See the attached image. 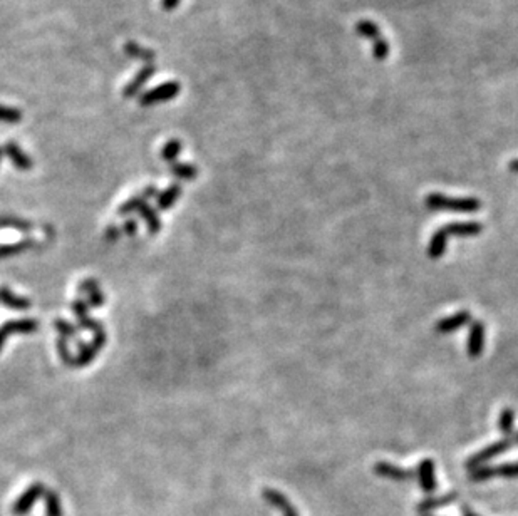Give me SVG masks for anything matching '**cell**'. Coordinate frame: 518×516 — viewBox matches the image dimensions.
<instances>
[{
	"instance_id": "cell-2",
	"label": "cell",
	"mask_w": 518,
	"mask_h": 516,
	"mask_svg": "<svg viewBox=\"0 0 518 516\" xmlns=\"http://www.w3.org/2000/svg\"><path fill=\"white\" fill-rule=\"evenodd\" d=\"M428 209L433 212H455V213H474L481 208V201L478 198H450L441 193H429L425 198Z\"/></svg>"
},
{
	"instance_id": "cell-4",
	"label": "cell",
	"mask_w": 518,
	"mask_h": 516,
	"mask_svg": "<svg viewBox=\"0 0 518 516\" xmlns=\"http://www.w3.org/2000/svg\"><path fill=\"white\" fill-rule=\"evenodd\" d=\"M181 86L178 81H168L163 82V84L153 87V89L146 91L139 96L138 103L139 106L143 108H150V106H156V104H163L168 103V101L175 99L178 94H180Z\"/></svg>"
},
{
	"instance_id": "cell-9",
	"label": "cell",
	"mask_w": 518,
	"mask_h": 516,
	"mask_svg": "<svg viewBox=\"0 0 518 516\" xmlns=\"http://www.w3.org/2000/svg\"><path fill=\"white\" fill-rule=\"evenodd\" d=\"M470 322H472V314H470V310H460V312L453 314V316L436 322L434 330H436V334L446 335L451 334V332L460 330L461 327H465Z\"/></svg>"
},
{
	"instance_id": "cell-32",
	"label": "cell",
	"mask_w": 518,
	"mask_h": 516,
	"mask_svg": "<svg viewBox=\"0 0 518 516\" xmlns=\"http://www.w3.org/2000/svg\"><path fill=\"white\" fill-rule=\"evenodd\" d=\"M77 323H79L81 329L89 330V332H98V330L104 329L101 323H99L98 321H94V318H91L89 316H86V317H82V318H77Z\"/></svg>"
},
{
	"instance_id": "cell-36",
	"label": "cell",
	"mask_w": 518,
	"mask_h": 516,
	"mask_svg": "<svg viewBox=\"0 0 518 516\" xmlns=\"http://www.w3.org/2000/svg\"><path fill=\"white\" fill-rule=\"evenodd\" d=\"M158 195H160L158 188H155V186H148V188H145V190H143V191H141V196H145V198H146V200H151V198H158Z\"/></svg>"
},
{
	"instance_id": "cell-41",
	"label": "cell",
	"mask_w": 518,
	"mask_h": 516,
	"mask_svg": "<svg viewBox=\"0 0 518 516\" xmlns=\"http://www.w3.org/2000/svg\"><path fill=\"white\" fill-rule=\"evenodd\" d=\"M421 516H431V515H421Z\"/></svg>"
},
{
	"instance_id": "cell-16",
	"label": "cell",
	"mask_w": 518,
	"mask_h": 516,
	"mask_svg": "<svg viewBox=\"0 0 518 516\" xmlns=\"http://www.w3.org/2000/svg\"><path fill=\"white\" fill-rule=\"evenodd\" d=\"M0 304L12 310H27L32 307V302L25 299V297L15 295L14 292L6 285L0 287Z\"/></svg>"
},
{
	"instance_id": "cell-17",
	"label": "cell",
	"mask_w": 518,
	"mask_h": 516,
	"mask_svg": "<svg viewBox=\"0 0 518 516\" xmlns=\"http://www.w3.org/2000/svg\"><path fill=\"white\" fill-rule=\"evenodd\" d=\"M123 51H124V54L129 56L131 59L141 60V63H145V64H155V59H156L155 51L148 49V47L139 46L138 42L128 41L124 44Z\"/></svg>"
},
{
	"instance_id": "cell-37",
	"label": "cell",
	"mask_w": 518,
	"mask_h": 516,
	"mask_svg": "<svg viewBox=\"0 0 518 516\" xmlns=\"http://www.w3.org/2000/svg\"><path fill=\"white\" fill-rule=\"evenodd\" d=\"M178 6H180V0H161V7H163V11H167V12L175 11Z\"/></svg>"
},
{
	"instance_id": "cell-11",
	"label": "cell",
	"mask_w": 518,
	"mask_h": 516,
	"mask_svg": "<svg viewBox=\"0 0 518 516\" xmlns=\"http://www.w3.org/2000/svg\"><path fill=\"white\" fill-rule=\"evenodd\" d=\"M374 471H376V475L381 476V478L399 481V483H406V481H411L416 478L415 471L403 470V467L391 465V463H387V461H377L376 465H374Z\"/></svg>"
},
{
	"instance_id": "cell-25",
	"label": "cell",
	"mask_w": 518,
	"mask_h": 516,
	"mask_svg": "<svg viewBox=\"0 0 518 516\" xmlns=\"http://www.w3.org/2000/svg\"><path fill=\"white\" fill-rule=\"evenodd\" d=\"M22 111L14 106H6L0 104V122H7V124H15V122L22 121Z\"/></svg>"
},
{
	"instance_id": "cell-12",
	"label": "cell",
	"mask_w": 518,
	"mask_h": 516,
	"mask_svg": "<svg viewBox=\"0 0 518 516\" xmlns=\"http://www.w3.org/2000/svg\"><path fill=\"white\" fill-rule=\"evenodd\" d=\"M483 347H485V323L481 321L472 322L468 334V357L470 359H478L481 356Z\"/></svg>"
},
{
	"instance_id": "cell-6",
	"label": "cell",
	"mask_w": 518,
	"mask_h": 516,
	"mask_svg": "<svg viewBox=\"0 0 518 516\" xmlns=\"http://www.w3.org/2000/svg\"><path fill=\"white\" fill-rule=\"evenodd\" d=\"M44 493H46V486L42 483L30 484L22 495L17 498L14 506H12V513H14L15 516H25L30 511V508L34 506V503H36L41 496H44Z\"/></svg>"
},
{
	"instance_id": "cell-19",
	"label": "cell",
	"mask_w": 518,
	"mask_h": 516,
	"mask_svg": "<svg viewBox=\"0 0 518 516\" xmlns=\"http://www.w3.org/2000/svg\"><path fill=\"white\" fill-rule=\"evenodd\" d=\"M180 195H181V185L173 183V185H169L167 190L161 191V193L158 195V198H156V205H158L160 209H169L173 205L176 203L178 198H180Z\"/></svg>"
},
{
	"instance_id": "cell-28",
	"label": "cell",
	"mask_w": 518,
	"mask_h": 516,
	"mask_svg": "<svg viewBox=\"0 0 518 516\" xmlns=\"http://www.w3.org/2000/svg\"><path fill=\"white\" fill-rule=\"evenodd\" d=\"M54 325H56V330L59 332V337L67 340V339H74L77 335V327L72 325L71 322L58 318V321L54 322Z\"/></svg>"
},
{
	"instance_id": "cell-5",
	"label": "cell",
	"mask_w": 518,
	"mask_h": 516,
	"mask_svg": "<svg viewBox=\"0 0 518 516\" xmlns=\"http://www.w3.org/2000/svg\"><path fill=\"white\" fill-rule=\"evenodd\" d=\"M491 478H518V461L517 463H505L498 466H480L470 473L468 479L472 483H481V481Z\"/></svg>"
},
{
	"instance_id": "cell-24",
	"label": "cell",
	"mask_w": 518,
	"mask_h": 516,
	"mask_svg": "<svg viewBox=\"0 0 518 516\" xmlns=\"http://www.w3.org/2000/svg\"><path fill=\"white\" fill-rule=\"evenodd\" d=\"M46 516H63V506H60L59 495L52 489H46Z\"/></svg>"
},
{
	"instance_id": "cell-30",
	"label": "cell",
	"mask_w": 518,
	"mask_h": 516,
	"mask_svg": "<svg viewBox=\"0 0 518 516\" xmlns=\"http://www.w3.org/2000/svg\"><path fill=\"white\" fill-rule=\"evenodd\" d=\"M4 226H11V228H17L22 231H30L34 228L32 223L27 220H20V218H8V217L0 218V228H4Z\"/></svg>"
},
{
	"instance_id": "cell-39",
	"label": "cell",
	"mask_w": 518,
	"mask_h": 516,
	"mask_svg": "<svg viewBox=\"0 0 518 516\" xmlns=\"http://www.w3.org/2000/svg\"><path fill=\"white\" fill-rule=\"evenodd\" d=\"M461 511H463V516H478L477 513H474V511H472L470 508H465V506L461 508Z\"/></svg>"
},
{
	"instance_id": "cell-3",
	"label": "cell",
	"mask_w": 518,
	"mask_h": 516,
	"mask_svg": "<svg viewBox=\"0 0 518 516\" xmlns=\"http://www.w3.org/2000/svg\"><path fill=\"white\" fill-rule=\"evenodd\" d=\"M515 444H518V432H515V434L505 436L503 439H500V441H496V443H493V444L486 446V448L481 449L480 453L473 454V456L470 458L467 463H465V466H467L468 470H472V471L477 470V467L483 466L486 461H490V459L500 456V454H502V453L510 451V449Z\"/></svg>"
},
{
	"instance_id": "cell-20",
	"label": "cell",
	"mask_w": 518,
	"mask_h": 516,
	"mask_svg": "<svg viewBox=\"0 0 518 516\" xmlns=\"http://www.w3.org/2000/svg\"><path fill=\"white\" fill-rule=\"evenodd\" d=\"M169 172L178 179H183V181H193L195 178L200 174V169L195 165L191 163H171L169 165Z\"/></svg>"
},
{
	"instance_id": "cell-1",
	"label": "cell",
	"mask_w": 518,
	"mask_h": 516,
	"mask_svg": "<svg viewBox=\"0 0 518 516\" xmlns=\"http://www.w3.org/2000/svg\"><path fill=\"white\" fill-rule=\"evenodd\" d=\"M483 231V225L478 221H456L436 230L429 240L428 257L436 260L446 252V242L450 237H477Z\"/></svg>"
},
{
	"instance_id": "cell-23",
	"label": "cell",
	"mask_w": 518,
	"mask_h": 516,
	"mask_svg": "<svg viewBox=\"0 0 518 516\" xmlns=\"http://www.w3.org/2000/svg\"><path fill=\"white\" fill-rule=\"evenodd\" d=\"M181 150H183V144L180 139H176V138L169 139V141L164 143V146L161 148V158H163L164 161H168L169 165L175 163L178 156H180Z\"/></svg>"
},
{
	"instance_id": "cell-10",
	"label": "cell",
	"mask_w": 518,
	"mask_h": 516,
	"mask_svg": "<svg viewBox=\"0 0 518 516\" xmlns=\"http://www.w3.org/2000/svg\"><path fill=\"white\" fill-rule=\"evenodd\" d=\"M2 150L4 155L12 161V165H14L19 172H29V169H32L34 166L32 160H30L27 153H25L15 141H7L2 146Z\"/></svg>"
},
{
	"instance_id": "cell-38",
	"label": "cell",
	"mask_w": 518,
	"mask_h": 516,
	"mask_svg": "<svg viewBox=\"0 0 518 516\" xmlns=\"http://www.w3.org/2000/svg\"><path fill=\"white\" fill-rule=\"evenodd\" d=\"M508 169H510V172H512V173H515V174H518V160H513V161H512V163H510V165H508Z\"/></svg>"
},
{
	"instance_id": "cell-26",
	"label": "cell",
	"mask_w": 518,
	"mask_h": 516,
	"mask_svg": "<svg viewBox=\"0 0 518 516\" xmlns=\"http://www.w3.org/2000/svg\"><path fill=\"white\" fill-rule=\"evenodd\" d=\"M145 203H148V200L145 198V196H141V195L131 196V198H129L128 201H124V203L121 205L119 209H117V213H119L121 217H128V215H131L133 212H138L139 207H141V205H145Z\"/></svg>"
},
{
	"instance_id": "cell-14",
	"label": "cell",
	"mask_w": 518,
	"mask_h": 516,
	"mask_svg": "<svg viewBox=\"0 0 518 516\" xmlns=\"http://www.w3.org/2000/svg\"><path fill=\"white\" fill-rule=\"evenodd\" d=\"M262 496H264V500L268 503V505L280 511L282 516H299L297 510H295V506L292 505V503L287 500V498L282 495L280 491H277V489L265 488L262 491Z\"/></svg>"
},
{
	"instance_id": "cell-7",
	"label": "cell",
	"mask_w": 518,
	"mask_h": 516,
	"mask_svg": "<svg viewBox=\"0 0 518 516\" xmlns=\"http://www.w3.org/2000/svg\"><path fill=\"white\" fill-rule=\"evenodd\" d=\"M39 330V322L34 318H17V321L6 322L0 327V351H2L4 344L8 335L14 334H34Z\"/></svg>"
},
{
	"instance_id": "cell-34",
	"label": "cell",
	"mask_w": 518,
	"mask_h": 516,
	"mask_svg": "<svg viewBox=\"0 0 518 516\" xmlns=\"http://www.w3.org/2000/svg\"><path fill=\"white\" fill-rule=\"evenodd\" d=\"M121 233H123V230L117 228V226H115V225H110L106 230H104V240H106V242H110V243H115V242H117V240H119Z\"/></svg>"
},
{
	"instance_id": "cell-8",
	"label": "cell",
	"mask_w": 518,
	"mask_h": 516,
	"mask_svg": "<svg viewBox=\"0 0 518 516\" xmlns=\"http://www.w3.org/2000/svg\"><path fill=\"white\" fill-rule=\"evenodd\" d=\"M155 72H156V65L155 64H145V65H143V67L136 72V76H134L133 79L124 86V89H123L124 98L131 99V98H134V96H138L139 93H141V89L148 84V81H150L151 77L155 76Z\"/></svg>"
},
{
	"instance_id": "cell-31",
	"label": "cell",
	"mask_w": 518,
	"mask_h": 516,
	"mask_svg": "<svg viewBox=\"0 0 518 516\" xmlns=\"http://www.w3.org/2000/svg\"><path fill=\"white\" fill-rule=\"evenodd\" d=\"M104 302H106V297H104L101 294L99 287L94 288V290H91V292H88V294H86V304H88V307H94V309L103 307Z\"/></svg>"
},
{
	"instance_id": "cell-33",
	"label": "cell",
	"mask_w": 518,
	"mask_h": 516,
	"mask_svg": "<svg viewBox=\"0 0 518 516\" xmlns=\"http://www.w3.org/2000/svg\"><path fill=\"white\" fill-rule=\"evenodd\" d=\"M71 307H72L74 316H76L77 318H82V317L88 316V310H89V307H88V304H86V300H81V299L74 300Z\"/></svg>"
},
{
	"instance_id": "cell-27",
	"label": "cell",
	"mask_w": 518,
	"mask_h": 516,
	"mask_svg": "<svg viewBox=\"0 0 518 516\" xmlns=\"http://www.w3.org/2000/svg\"><path fill=\"white\" fill-rule=\"evenodd\" d=\"M513 424H515V413H513V409H510V408H505L502 411V414H500V419H498L500 431H502L505 436L512 434Z\"/></svg>"
},
{
	"instance_id": "cell-13",
	"label": "cell",
	"mask_w": 518,
	"mask_h": 516,
	"mask_svg": "<svg viewBox=\"0 0 518 516\" xmlns=\"http://www.w3.org/2000/svg\"><path fill=\"white\" fill-rule=\"evenodd\" d=\"M416 476L420 479V486L426 495L433 493L436 489V476H434V463L431 458H425L420 461V466L416 470Z\"/></svg>"
},
{
	"instance_id": "cell-21",
	"label": "cell",
	"mask_w": 518,
	"mask_h": 516,
	"mask_svg": "<svg viewBox=\"0 0 518 516\" xmlns=\"http://www.w3.org/2000/svg\"><path fill=\"white\" fill-rule=\"evenodd\" d=\"M356 32L358 36H361L363 39H368V41H377L381 39V29L380 25L374 24L373 20H359L356 24Z\"/></svg>"
},
{
	"instance_id": "cell-40",
	"label": "cell",
	"mask_w": 518,
	"mask_h": 516,
	"mask_svg": "<svg viewBox=\"0 0 518 516\" xmlns=\"http://www.w3.org/2000/svg\"><path fill=\"white\" fill-rule=\"evenodd\" d=\"M2 158H4V150H2V146H0V161H2Z\"/></svg>"
},
{
	"instance_id": "cell-18",
	"label": "cell",
	"mask_w": 518,
	"mask_h": 516,
	"mask_svg": "<svg viewBox=\"0 0 518 516\" xmlns=\"http://www.w3.org/2000/svg\"><path fill=\"white\" fill-rule=\"evenodd\" d=\"M139 217L143 218V220L146 221V226H148V231H150V235H156L160 233L161 230V220H160V215L158 212L153 207H150V205L145 203L141 205L138 209Z\"/></svg>"
},
{
	"instance_id": "cell-22",
	"label": "cell",
	"mask_w": 518,
	"mask_h": 516,
	"mask_svg": "<svg viewBox=\"0 0 518 516\" xmlns=\"http://www.w3.org/2000/svg\"><path fill=\"white\" fill-rule=\"evenodd\" d=\"M34 245H36V242H34V240H24V242L0 245V258H7V257L19 255V253H24L25 250H29V248H32Z\"/></svg>"
},
{
	"instance_id": "cell-35",
	"label": "cell",
	"mask_w": 518,
	"mask_h": 516,
	"mask_svg": "<svg viewBox=\"0 0 518 516\" xmlns=\"http://www.w3.org/2000/svg\"><path fill=\"white\" fill-rule=\"evenodd\" d=\"M121 230H123L124 233L128 235V237H134V235H136V231H138V223L134 220H126L123 228H121Z\"/></svg>"
},
{
	"instance_id": "cell-29",
	"label": "cell",
	"mask_w": 518,
	"mask_h": 516,
	"mask_svg": "<svg viewBox=\"0 0 518 516\" xmlns=\"http://www.w3.org/2000/svg\"><path fill=\"white\" fill-rule=\"evenodd\" d=\"M389 52H391V46L387 39H377V41L373 42V56L377 60H386L389 58Z\"/></svg>"
},
{
	"instance_id": "cell-15",
	"label": "cell",
	"mask_w": 518,
	"mask_h": 516,
	"mask_svg": "<svg viewBox=\"0 0 518 516\" xmlns=\"http://www.w3.org/2000/svg\"><path fill=\"white\" fill-rule=\"evenodd\" d=\"M458 496H460L458 493L455 491V493H448V495H443L438 498H426V500L417 503L416 511L421 515H428L429 511L443 508V506H448V505H451V503H455L456 500H458Z\"/></svg>"
}]
</instances>
